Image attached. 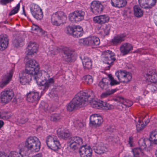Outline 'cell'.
I'll list each match as a JSON object with an SVG mask.
<instances>
[{
	"label": "cell",
	"mask_w": 157,
	"mask_h": 157,
	"mask_svg": "<svg viewBox=\"0 0 157 157\" xmlns=\"http://www.w3.org/2000/svg\"><path fill=\"white\" fill-rule=\"evenodd\" d=\"M156 157H157V150L156 152Z\"/></svg>",
	"instance_id": "43"
},
{
	"label": "cell",
	"mask_w": 157,
	"mask_h": 157,
	"mask_svg": "<svg viewBox=\"0 0 157 157\" xmlns=\"http://www.w3.org/2000/svg\"><path fill=\"white\" fill-rule=\"evenodd\" d=\"M81 44L86 46H97L100 44L99 39L96 37H88L80 40Z\"/></svg>",
	"instance_id": "12"
},
{
	"label": "cell",
	"mask_w": 157,
	"mask_h": 157,
	"mask_svg": "<svg viewBox=\"0 0 157 157\" xmlns=\"http://www.w3.org/2000/svg\"><path fill=\"white\" fill-rule=\"evenodd\" d=\"M116 75L119 81L122 83H128L132 79V74L123 70L116 72Z\"/></svg>",
	"instance_id": "9"
},
{
	"label": "cell",
	"mask_w": 157,
	"mask_h": 157,
	"mask_svg": "<svg viewBox=\"0 0 157 157\" xmlns=\"http://www.w3.org/2000/svg\"><path fill=\"white\" fill-rule=\"evenodd\" d=\"M14 96V93L12 89L7 88L4 90L1 95V100L3 103L10 102Z\"/></svg>",
	"instance_id": "13"
},
{
	"label": "cell",
	"mask_w": 157,
	"mask_h": 157,
	"mask_svg": "<svg viewBox=\"0 0 157 157\" xmlns=\"http://www.w3.org/2000/svg\"><path fill=\"white\" fill-rule=\"evenodd\" d=\"M84 80L86 82H88V83H91L92 82V78L90 76H87L85 77L84 78Z\"/></svg>",
	"instance_id": "35"
},
{
	"label": "cell",
	"mask_w": 157,
	"mask_h": 157,
	"mask_svg": "<svg viewBox=\"0 0 157 157\" xmlns=\"http://www.w3.org/2000/svg\"><path fill=\"white\" fill-rule=\"evenodd\" d=\"M9 44L8 37L5 34H2L0 36V50L4 51L6 49Z\"/></svg>",
	"instance_id": "21"
},
{
	"label": "cell",
	"mask_w": 157,
	"mask_h": 157,
	"mask_svg": "<svg viewBox=\"0 0 157 157\" xmlns=\"http://www.w3.org/2000/svg\"><path fill=\"white\" fill-rule=\"evenodd\" d=\"M39 94L37 92H30L27 95V100L29 102H34L37 100Z\"/></svg>",
	"instance_id": "28"
},
{
	"label": "cell",
	"mask_w": 157,
	"mask_h": 157,
	"mask_svg": "<svg viewBox=\"0 0 157 157\" xmlns=\"http://www.w3.org/2000/svg\"><path fill=\"white\" fill-rule=\"evenodd\" d=\"M3 118V115H2V113H1V112H0V118Z\"/></svg>",
	"instance_id": "42"
},
{
	"label": "cell",
	"mask_w": 157,
	"mask_h": 157,
	"mask_svg": "<svg viewBox=\"0 0 157 157\" xmlns=\"http://www.w3.org/2000/svg\"><path fill=\"white\" fill-rule=\"evenodd\" d=\"M67 19L66 14L62 11H59L53 14L52 16L51 21L54 26H59L65 24Z\"/></svg>",
	"instance_id": "3"
},
{
	"label": "cell",
	"mask_w": 157,
	"mask_h": 157,
	"mask_svg": "<svg viewBox=\"0 0 157 157\" xmlns=\"http://www.w3.org/2000/svg\"><path fill=\"white\" fill-rule=\"evenodd\" d=\"M59 137L61 139L67 140L71 137V133L70 131L66 128H60L57 131Z\"/></svg>",
	"instance_id": "20"
},
{
	"label": "cell",
	"mask_w": 157,
	"mask_h": 157,
	"mask_svg": "<svg viewBox=\"0 0 157 157\" xmlns=\"http://www.w3.org/2000/svg\"><path fill=\"white\" fill-rule=\"evenodd\" d=\"M111 3L113 6L118 8H121L126 6L127 2L124 0H113L111 1Z\"/></svg>",
	"instance_id": "29"
},
{
	"label": "cell",
	"mask_w": 157,
	"mask_h": 157,
	"mask_svg": "<svg viewBox=\"0 0 157 157\" xmlns=\"http://www.w3.org/2000/svg\"><path fill=\"white\" fill-rule=\"evenodd\" d=\"M0 157H9L6 153L0 152Z\"/></svg>",
	"instance_id": "38"
},
{
	"label": "cell",
	"mask_w": 157,
	"mask_h": 157,
	"mask_svg": "<svg viewBox=\"0 0 157 157\" xmlns=\"http://www.w3.org/2000/svg\"><path fill=\"white\" fill-rule=\"evenodd\" d=\"M82 62H83V65L86 68L89 69V68H91L92 63H91V61L90 59L86 57L82 60Z\"/></svg>",
	"instance_id": "31"
},
{
	"label": "cell",
	"mask_w": 157,
	"mask_h": 157,
	"mask_svg": "<svg viewBox=\"0 0 157 157\" xmlns=\"http://www.w3.org/2000/svg\"><path fill=\"white\" fill-rule=\"evenodd\" d=\"M32 75L28 73L26 71H23L19 75V81L22 85H27L31 82Z\"/></svg>",
	"instance_id": "16"
},
{
	"label": "cell",
	"mask_w": 157,
	"mask_h": 157,
	"mask_svg": "<svg viewBox=\"0 0 157 157\" xmlns=\"http://www.w3.org/2000/svg\"><path fill=\"white\" fill-rule=\"evenodd\" d=\"M94 151L98 154H102L107 151V148L104 144L99 143L97 144L94 147Z\"/></svg>",
	"instance_id": "25"
},
{
	"label": "cell",
	"mask_w": 157,
	"mask_h": 157,
	"mask_svg": "<svg viewBox=\"0 0 157 157\" xmlns=\"http://www.w3.org/2000/svg\"><path fill=\"white\" fill-rule=\"evenodd\" d=\"M90 104L95 108L101 110H109L111 109L109 104L99 100L93 99L90 102Z\"/></svg>",
	"instance_id": "11"
},
{
	"label": "cell",
	"mask_w": 157,
	"mask_h": 157,
	"mask_svg": "<svg viewBox=\"0 0 157 157\" xmlns=\"http://www.w3.org/2000/svg\"><path fill=\"white\" fill-rule=\"evenodd\" d=\"M150 140L154 143L157 144V130L153 131L150 135Z\"/></svg>",
	"instance_id": "32"
},
{
	"label": "cell",
	"mask_w": 157,
	"mask_h": 157,
	"mask_svg": "<svg viewBox=\"0 0 157 157\" xmlns=\"http://www.w3.org/2000/svg\"><path fill=\"white\" fill-rule=\"evenodd\" d=\"M109 84V81L107 78H104L100 83L101 87L103 88L108 87Z\"/></svg>",
	"instance_id": "33"
},
{
	"label": "cell",
	"mask_w": 157,
	"mask_h": 157,
	"mask_svg": "<svg viewBox=\"0 0 157 157\" xmlns=\"http://www.w3.org/2000/svg\"><path fill=\"white\" fill-rule=\"evenodd\" d=\"M91 10L92 13L95 14H99L102 12L103 7L102 5L98 1H94L91 3Z\"/></svg>",
	"instance_id": "17"
},
{
	"label": "cell",
	"mask_w": 157,
	"mask_h": 157,
	"mask_svg": "<svg viewBox=\"0 0 157 157\" xmlns=\"http://www.w3.org/2000/svg\"><path fill=\"white\" fill-rule=\"evenodd\" d=\"M85 13L82 11H75L69 15V20L73 22H78L82 21L84 18Z\"/></svg>",
	"instance_id": "14"
},
{
	"label": "cell",
	"mask_w": 157,
	"mask_h": 157,
	"mask_svg": "<svg viewBox=\"0 0 157 157\" xmlns=\"http://www.w3.org/2000/svg\"><path fill=\"white\" fill-rule=\"evenodd\" d=\"M19 9V5H17L16 7H15L12 11H11V13H10V15H13L14 14H16L17 13L18 10Z\"/></svg>",
	"instance_id": "34"
},
{
	"label": "cell",
	"mask_w": 157,
	"mask_h": 157,
	"mask_svg": "<svg viewBox=\"0 0 157 157\" xmlns=\"http://www.w3.org/2000/svg\"><path fill=\"white\" fill-rule=\"evenodd\" d=\"M4 125V122L2 120H0V129L3 127Z\"/></svg>",
	"instance_id": "39"
},
{
	"label": "cell",
	"mask_w": 157,
	"mask_h": 157,
	"mask_svg": "<svg viewBox=\"0 0 157 157\" xmlns=\"http://www.w3.org/2000/svg\"><path fill=\"white\" fill-rule=\"evenodd\" d=\"M38 45L36 42H32L29 44L27 48V53L29 55H33L37 52Z\"/></svg>",
	"instance_id": "23"
},
{
	"label": "cell",
	"mask_w": 157,
	"mask_h": 157,
	"mask_svg": "<svg viewBox=\"0 0 157 157\" xmlns=\"http://www.w3.org/2000/svg\"><path fill=\"white\" fill-rule=\"evenodd\" d=\"M93 99L94 95L91 91L89 90L80 91L68 104L67 110L69 112L73 111L90 103Z\"/></svg>",
	"instance_id": "1"
},
{
	"label": "cell",
	"mask_w": 157,
	"mask_h": 157,
	"mask_svg": "<svg viewBox=\"0 0 157 157\" xmlns=\"http://www.w3.org/2000/svg\"><path fill=\"white\" fill-rule=\"evenodd\" d=\"M66 30L68 34L75 37H80L84 34L83 28L80 26H70L67 28Z\"/></svg>",
	"instance_id": "5"
},
{
	"label": "cell",
	"mask_w": 157,
	"mask_h": 157,
	"mask_svg": "<svg viewBox=\"0 0 157 157\" xmlns=\"http://www.w3.org/2000/svg\"><path fill=\"white\" fill-rule=\"evenodd\" d=\"M9 157H22L18 153L16 152H12L10 154Z\"/></svg>",
	"instance_id": "36"
},
{
	"label": "cell",
	"mask_w": 157,
	"mask_h": 157,
	"mask_svg": "<svg viewBox=\"0 0 157 157\" xmlns=\"http://www.w3.org/2000/svg\"><path fill=\"white\" fill-rule=\"evenodd\" d=\"M42 154H37V155H36L34 156L33 157H42Z\"/></svg>",
	"instance_id": "40"
},
{
	"label": "cell",
	"mask_w": 157,
	"mask_h": 157,
	"mask_svg": "<svg viewBox=\"0 0 157 157\" xmlns=\"http://www.w3.org/2000/svg\"><path fill=\"white\" fill-rule=\"evenodd\" d=\"M109 19L110 18L109 16L107 15H100L95 17L93 19V20L95 23H97V24L102 25V24L108 23L109 20Z\"/></svg>",
	"instance_id": "24"
},
{
	"label": "cell",
	"mask_w": 157,
	"mask_h": 157,
	"mask_svg": "<svg viewBox=\"0 0 157 157\" xmlns=\"http://www.w3.org/2000/svg\"><path fill=\"white\" fill-rule=\"evenodd\" d=\"M102 117L98 114H93L90 117V123L91 124L95 126H99L103 123Z\"/></svg>",
	"instance_id": "19"
},
{
	"label": "cell",
	"mask_w": 157,
	"mask_h": 157,
	"mask_svg": "<svg viewBox=\"0 0 157 157\" xmlns=\"http://www.w3.org/2000/svg\"><path fill=\"white\" fill-rule=\"evenodd\" d=\"M154 21L155 25L157 26V12L154 15Z\"/></svg>",
	"instance_id": "37"
},
{
	"label": "cell",
	"mask_w": 157,
	"mask_h": 157,
	"mask_svg": "<svg viewBox=\"0 0 157 157\" xmlns=\"http://www.w3.org/2000/svg\"><path fill=\"white\" fill-rule=\"evenodd\" d=\"M36 80L39 85H45L48 82L49 76L47 72L43 71H40L36 75Z\"/></svg>",
	"instance_id": "6"
},
{
	"label": "cell",
	"mask_w": 157,
	"mask_h": 157,
	"mask_svg": "<svg viewBox=\"0 0 157 157\" xmlns=\"http://www.w3.org/2000/svg\"><path fill=\"white\" fill-rule=\"evenodd\" d=\"M26 146L29 150L32 152H38L40 148V141L35 136H30L29 137L26 142Z\"/></svg>",
	"instance_id": "2"
},
{
	"label": "cell",
	"mask_w": 157,
	"mask_h": 157,
	"mask_svg": "<svg viewBox=\"0 0 157 157\" xmlns=\"http://www.w3.org/2000/svg\"><path fill=\"white\" fill-rule=\"evenodd\" d=\"M134 10L135 15L136 17L140 18L143 16L144 14L143 11L139 6L136 5L134 7Z\"/></svg>",
	"instance_id": "30"
},
{
	"label": "cell",
	"mask_w": 157,
	"mask_h": 157,
	"mask_svg": "<svg viewBox=\"0 0 157 157\" xmlns=\"http://www.w3.org/2000/svg\"><path fill=\"white\" fill-rule=\"evenodd\" d=\"M47 144L50 149L56 151L59 150L60 147L59 142L55 136L50 135L47 139Z\"/></svg>",
	"instance_id": "7"
},
{
	"label": "cell",
	"mask_w": 157,
	"mask_h": 157,
	"mask_svg": "<svg viewBox=\"0 0 157 157\" xmlns=\"http://www.w3.org/2000/svg\"><path fill=\"white\" fill-rule=\"evenodd\" d=\"M124 157H134L132 155L130 154H128V155H126Z\"/></svg>",
	"instance_id": "41"
},
{
	"label": "cell",
	"mask_w": 157,
	"mask_h": 157,
	"mask_svg": "<svg viewBox=\"0 0 157 157\" xmlns=\"http://www.w3.org/2000/svg\"><path fill=\"white\" fill-rule=\"evenodd\" d=\"M101 59L104 63L110 65L115 61V55L111 51H105L101 54Z\"/></svg>",
	"instance_id": "10"
},
{
	"label": "cell",
	"mask_w": 157,
	"mask_h": 157,
	"mask_svg": "<svg viewBox=\"0 0 157 157\" xmlns=\"http://www.w3.org/2000/svg\"><path fill=\"white\" fill-rule=\"evenodd\" d=\"M83 141L81 138L79 137H74L71 138L69 142V146L73 150H77L81 147Z\"/></svg>",
	"instance_id": "15"
},
{
	"label": "cell",
	"mask_w": 157,
	"mask_h": 157,
	"mask_svg": "<svg viewBox=\"0 0 157 157\" xmlns=\"http://www.w3.org/2000/svg\"><path fill=\"white\" fill-rule=\"evenodd\" d=\"M139 2L143 8L149 9L155 5L156 1L155 0H141L139 1Z\"/></svg>",
	"instance_id": "22"
},
{
	"label": "cell",
	"mask_w": 157,
	"mask_h": 157,
	"mask_svg": "<svg viewBox=\"0 0 157 157\" xmlns=\"http://www.w3.org/2000/svg\"><path fill=\"white\" fill-rule=\"evenodd\" d=\"M30 11L33 16L37 20H40L43 17V13L40 7L36 4L33 3L30 5Z\"/></svg>",
	"instance_id": "8"
},
{
	"label": "cell",
	"mask_w": 157,
	"mask_h": 157,
	"mask_svg": "<svg viewBox=\"0 0 157 157\" xmlns=\"http://www.w3.org/2000/svg\"><path fill=\"white\" fill-rule=\"evenodd\" d=\"M139 144L140 146L144 149H148L151 146V142L150 140L147 138H143L140 140L139 142Z\"/></svg>",
	"instance_id": "27"
},
{
	"label": "cell",
	"mask_w": 157,
	"mask_h": 157,
	"mask_svg": "<svg viewBox=\"0 0 157 157\" xmlns=\"http://www.w3.org/2000/svg\"><path fill=\"white\" fill-rule=\"evenodd\" d=\"M132 46L130 43H126L123 44L120 48L121 52L123 54H127L132 49Z\"/></svg>",
	"instance_id": "26"
},
{
	"label": "cell",
	"mask_w": 157,
	"mask_h": 157,
	"mask_svg": "<svg viewBox=\"0 0 157 157\" xmlns=\"http://www.w3.org/2000/svg\"><path fill=\"white\" fill-rule=\"evenodd\" d=\"M25 69L31 75H36L39 72V65L36 61L30 60L26 64Z\"/></svg>",
	"instance_id": "4"
},
{
	"label": "cell",
	"mask_w": 157,
	"mask_h": 157,
	"mask_svg": "<svg viewBox=\"0 0 157 157\" xmlns=\"http://www.w3.org/2000/svg\"><path fill=\"white\" fill-rule=\"evenodd\" d=\"M92 153L91 147L88 145L83 146L79 149V154L81 157H91Z\"/></svg>",
	"instance_id": "18"
}]
</instances>
